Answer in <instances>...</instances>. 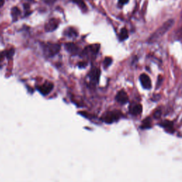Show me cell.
<instances>
[{
	"instance_id": "2",
	"label": "cell",
	"mask_w": 182,
	"mask_h": 182,
	"mask_svg": "<svg viewBox=\"0 0 182 182\" xmlns=\"http://www.w3.org/2000/svg\"><path fill=\"white\" fill-rule=\"evenodd\" d=\"M43 48L44 54L46 57L51 58L54 57L56 54L59 53L61 50V45L58 44L54 43H46L42 46Z\"/></svg>"
},
{
	"instance_id": "22",
	"label": "cell",
	"mask_w": 182,
	"mask_h": 182,
	"mask_svg": "<svg viewBox=\"0 0 182 182\" xmlns=\"http://www.w3.org/2000/svg\"><path fill=\"white\" fill-rule=\"evenodd\" d=\"M4 0H0V7L3 6V4H4Z\"/></svg>"
},
{
	"instance_id": "8",
	"label": "cell",
	"mask_w": 182,
	"mask_h": 182,
	"mask_svg": "<svg viewBox=\"0 0 182 182\" xmlns=\"http://www.w3.org/2000/svg\"><path fill=\"white\" fill-rule=\"evenodd\" d=\"M116 100L121 104H125L128 102V95L124 91H120L116 95Z\"/></svg>"
},
{
	"instance_id": "1",
	"label": "cell",
	"mask_w": 182,
	"mask_h": 182,
	"mask_svg": "<svg viewBox=\"0 0 182 182\" xmlns=\"http://www.w3.org/2000/svg\"><path fill=\"white\" fill-rule=\"evenodd\" d=\"M174 22L173 19H169V20L164 22L158 29H157L156 31L152 34V36H150L149 39H148V42H149V43H154V42L157 41V40L160 39L161 37L163 36L172 27Z\"/></svg>"
},
{
	"instance_id": "15",
	"label": "cell",
	"mask_w": 182,
	"mask_h": 182,
	"mask_svg": "<svg viewBox=\"0 0 182 182\" xmlns=\"http://www.w3.org/2000/svg\"><path fill=\"white\" fill-rule=\"evenodd\" d=\"M161 125H162L165 130H167V131L173 132V123H171V122L166 120V121H164Z\"/></svg>"
},
{
	"instance_id": "13",
	"label": "cell",
	"mask_w": 182,
	"mask_h": 182,
	"mask_svg": "<svg viewBox=\"0 0 182 182\" xmlns=\"http://www.w3.org/2000/svg\"><path fill=\"white\" fill-rule=\"evenodd\" d=\"M71 1H73V3H75V4H77L81 9V10L83 12H86L88 10L87 7H86V3H85L84 0H70Z\"/></svg>"
},
{
	"instance_id": "19",
	"label": "cell",
	"mask_w": 182,
	"mask_h": 182,
	"mask_svg": "<svg viewBox=\"0 0 182 182\" xmlns=\"http://www.w3.org/2000/svg\"><path fill=\"white\" fill-rule=\"evenodd\" d=\"M150 125H151V121H150L149 119H146L143 121L142 125V129H146L150 128Z\"/></svg>"
},
{
	"instance_id": "16",
	"label": "cell",
	"mask_w": 182,
	"mask_h": 182,
	"mask_svg": "<svg viewBox=\"0 0 182 182\" xmlns=\"http://www.w3.org/2000/svg\"><path fill=\"white\" fill-rule=\"evenodd\" d=\"M15 54V50H14L13 49H10V50L8 51H5L4 52L1 53L0 54V57H5L8 58H11L12 56H13V55Z\"/></svg>"
},
{
	"instance_id": "17",
	"label": "cell",
	"mask_w": 182,
	"mask_h": 182,
	"mask_svg": "<svg viewBox=\"0 0 182 182\" xmlns=\"http://www.w3.org/2000/svg\"><path fill=\"white\" fill-rule=\"evenodd\" d=\"M12 18L15 21H16L18 18V17L19 15H20L21 12L20 10H19V9L18 7H13L12 9Z\"/></svg>"
},
{
	"instance_id": "18",
	"label": "cell",
	"mask_w": 182,
	"mask_h": 182,
	"mask_svg": "<svg viewBox=\"0 0 182 182\" xmlns=\"http://www.w3.org/2000/svg\"><path fill=\"white\" fill-rule=\"evenodd\" d=\"M112 58H109V57L105 58V60H104V61H103L104 67H105V68H107V67H109L111 64H112Z\"/></svg>"
},
{
	"instance_id": "5",
	"label": "cell",
	"mask_w": 182,
	"mask_h": 182,
	"mask_svg": "<svg viewBox=\"0 0 182 182\" xmlns=\"http://www.w3.org/2000/svg\"><path fill=\"white\" fill-rule=\"evenodd\" d=\"M120 112H107V114L104 116L103 120L106 123H112L114 122L117 121L120 119Z\"/></svg>"
},
{
	"instance_id": "3",
	"label": "cell",
	"mask_w": 182,
	"mask_h": 182,
	"mask_svg": "<svg viewBox=\"0 0 182 182\" xmlns=\"http://www.w3.org/2000/svg\"><path fill=\"white\" fill-rule=\"evenodd\" d=\"M58 25H59V21H58V19L54 18L49 19V20L46 23L45 26H44L45 31H46V32H52V31L56 30Z\"/></svg>"
},
{
	"instance_id": "11",
	"label": "cell",
	"mask_w": 182,
	"mask_h": 182,
	"mask_svg": "<svg viewBox=\"0 0 182 182\" xmlns=\"http://www.w3.org/2000/svg\"><path fill=\"white\" fill-rule=\"evenodd\" d=\"M63 35L68 38H75L78 36V33L75 29L69 27L63 31Z\"/></svg>"
},
{
	"instance_id": "7",
	"label": "cell",
	"mask_w": 182,
	"mask_h": 182,
	"mask_svg": "<svg viewBox=\"0 0 182 182\" xmlns=\"http://www.w3.org/2000/svg\"><path fill=\"white\" fill-rule=\"evenodd\" d=\"M53 88H54V85L50 82H47L42 85V86H39L38 89L41 94L46 95L51 93V91L53 90Z\"/></svg>"
},
{
	"instance_id": "21",
	"label": "cell",
	"mask_w": 182,
	"mask_h": 182,
	"mask_svg": "<svg viewBox=\"0 0 182 182\" xmlns=\"http://www.w3.org/2000/svg\"><path fill=\"white\" fill-rule=\"evenodd\" d=\"M78 66L79 67H80V68H82V67H86V63H83V62H81V63H80L78 64Z\"/></svg>"
},
{
	"instance_id": "23",
	"label": "cell",
	"mask_w": 182,
	"mask_h": 182,
	"mask_svg": "<svg viewBox=\"0 0 182 182\" xmlns=\"http://www.w3.org/2000/svg\"><path fill=\"white\" fill-rule=\"evenodd\" d=\"M29 1H33V0H29Z\"/></svg>"
},
{
	"instance_id": "12",
	"label": "cell",
	"mask_w": 182,
	"mask_h": 182,
	"mask_svg": "<svg viewBox=\"0 0 182 182\" xmlns=\"http://www.w3.org/2000/svg\"><path fill=\"white\" fill-rule=\"evenodd\" d=\"M130 112H131L132 114L134 115H137L141 114L142 112V106L140 104L135 105V106L132 107V108Z\"/></svg>"
},
{
	"instance_id": "20",
	"label": "cell",
	"mask_w": 182,
	"mask_h": 182,
	"mask_svg": "<svg viewBox=\"0 0 182 182\" xmlns=\"http://www.w3.org/2000/svg\"><path fill=\"white\" fill-rule=\"evenodd\" d=\"M129 1V0H119V4L120 5H124L125 4H127Z\"/></svg>"
},
{
	"instance_id": "9",
	"label": "cell",
	"mask_w": 182,
	"mask_h": 182,
	"mask_svg": "<svg viewBox=\"0 0 182 182\" xmlns=\"http://www.w3.org/2000/svg\"><path fill=\"white\" fill-rule=\"evenodd\" d=\"M65 49H66V51L68 53H70L72 55H76L79 52V48L75 44L71 43V42L65 44Z\"/></svg>"
},
{
	"instance_id": "6",
	"label": "cell",
	"mask_w": 182,
	"mask_h": 182,
	"mask_svg": "<svg viewBox=\"0 0 182 182\" xmlns=\"http://www.w3.org/2000/svg\"><path fill=\"white\" fill-rule=\"evenodd\" d=\"M139 80L143 88L145 89H150L152 87V82L150 78L146 74L143 73L139 76Z\"/></svg>"
},
{
	"instance_id": "10",
	"label": "cell",
	"mask_w": 182,
	"mask_h": 182,
	"mask_svg": "<svg viewBox=\"0 0 182 182\" xmlns=\"http://www.w3.org/2000/svg\"><path fill=\"white\" fill-rule=\"evenodd\" d=\"M100 70L98 68H93L91 70V71L89 73V77L91 80L94 83H98L100 78Z\"/></svg>"
},
{
	"instance_id": "14",
	"label": "cell",
	"mask_w": 182,
	"mask_h": 182,
	"mask_svg": "<svg viewBox=\"0 0 182 182\" xmlns=\"http://www.w3.org/2000/svg\"><path fill=\"white\" fill-rule=\"evenodd\" d=\"M128 36H129V35H128V29H127L126 28H123V29H121V31H120V33L119 35L120 41H123L126 40L127 38H128Z\"/></svg>"
},
{
	"instance_id": "4",
	"label": "cell",
	"mask_w": 182,
	"mask_h": 182,
	"mask_svg": "<svg viewBox=\"0 0 182 182\" xmlns=\"http://www.w3.org/2000/svg\"><path fill=\"white\" fill-rule=\"evenodd\" d=\"M100 45L99 44H94V45L88 46L85 48L83 51L82 52V54L83 56H89V55H96L100 50Z\"/></svg>"
}]
</instances>
